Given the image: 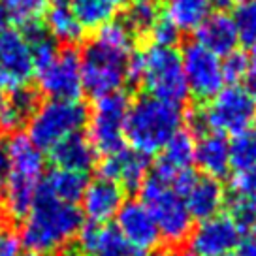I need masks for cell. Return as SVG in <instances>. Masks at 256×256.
I'll return each mask as SVG.
<instances>
[{
    "mask_svg": "<svg viewBox=\"0 0 256 256\" xmlns=\"http://www.w3.org/2000/svg\"><path fill=\"white\" fill-rule=\"evenodd\" d=\"M83 220L78 206L56 200L40 186L34 206L23 218L19 241L30 252L53 256L80 236Z\"/></svg>",
    "mask_w": 256,
    "mask_h": 256,
    "instance_id": "obj_1",
    "label": "cell"
},
{
    "mask_svg": "<svg viewBox=\"0 0 256 256\" xmlns=\"http://www.w3.org/2000/svg\"><path fill=\"white\" fill-rule=\"evenodd\" d=\"M184 113L179 104L145 94L128 108L124 122V142L130 149L151 156L158 154L164 145L183 128Z\"/></svg>",
    "mask_w": 256,
    "mask_h": 256,
    "instance_id": "obj_2",
    "label": "cell"
},
{
    "mask_svg": "<svg viewBox=\"0 0 256 256\" xmlns=\"http://www.w3.org/2000/svg\"><path fill=\"white\" fill-rule=\"evenodd\" d=\"M128 81L140 83L152 98L172 104H183L188 98L181 51L176 48L149 46L140 53H132L128 66Z\"/></svg>",
    "mask_w": 256,
    "mask_h": 256,
    "instance_id": "obj_3",
    "label": "cell"
},
{
    "mask_svg": "<svg viewBox=\"0 0 256 256\" xmlns=\"http://www.w3.org/2000/svg\"><path fill=\"white\" fill-rule=\"evenodd\" d=\"M8 151L12 158V174L2 188V202L6 213L14 220H23L40 190L46 172V154L21 132L12 134L8 140Z\"/></svg>",
    "mask_w": 256,
    "mask_h": 256,
    "instance_id": "obj_4",
    "label": "cell"
},
{
    "mask_svg": "<svg viewBox=\"0 0 256 256\" xmlns=\"http://www.w3.org/2000/svg\"><path fill=\"white\" fill-rule=\"evenodd\" d=\"M132 49L110 44L94 36L81 53L83 92L92 98L120 92L128 83V66Z\"/></svg>",
    "mask_w": 256,
    "mask_h": 256,
    "instance_id": "obj_5",
    "label": "cell"
},
{
    "mask_svg": "<svg viewBox=\"0 0 256 256\" xmlns=\"http://www.w3.org/2000/svg\"><path fill=\"white\" fill-rule=\"evenodd\" d=\"M254 113L256 102L247 90L240 85H228L192 113V128L234 138L252 126Z\"/></svg>",
    "mask_w": 256,
    "mask_h": 256,
    "instance_id": "obj_6",
    "label": "cell"
},
{
    "mask_svg": "<svg viewBox=\"0 0 256 256\" xmlns=\"http://www.w3.org/2000/svg\"><path fill=\"white\" fill-rule=\"evenodd\" d=\"M88 110L80 100H48L26 122V136L42 152H49L72 134L87 126Z\"/></svg>",
    "mask_w": 256,
    "mask_h": 256,
    "instance_id": "obj_7",
    "label": "cell"
},
{
    "mask_svg": "<svg viewBox=\"0 0 256 256\" xmlns=\"http://www.w3.org/2000/svg\"><path fill=\"white\" fill-rule=\"evenodd\" d=\"M140 202L151 211L158 226L160 238L170 245H181L188 240L194 220H192L184 200L166 181L156 176H147L140 186Z\"/></svg>",
    "mask_w": 256,
    "mask_h": 256,
    "instance_id": "obj_8",
    "label": "cell"
},
{
    "mask_svg": "<svg viewBox=\"0 0 256 256\" xmlns=\"http://www.w3.org/2000/svg\"><path fill=\"white\" fill-rule=\"evenodd\" d=\"M128 108L130 100L122 90L94 100L92 108L88 110L87 138L94 147L96 154L108 156L126 147L124 122H126Z\"/></svg>",
    "mask_w": 256,
    "mask_h": 256,
    "instance_id": "obj_9",
    "label": "cell"
},
{
    "mask_svg": "<svg viewBox=\"0 0 256 256\" xmlns=\"http://www.w3.org/2000/svg\"><path fill=\"white\" fill-rule=\"evenodd\" d=\"M34 78L38 81V90L49 100H80L83 94L81 81V55L76 48L58 49L51 60Z\"/></svg>",
    "mask_w": 256,
    "mask_h": 256,
    "instance_id": "obj_10",
    "label": "cell"
},
{
    "mask_svg": "<svg viewBox=\"0 0 256 256\" xmlns=\"http://www.w3.org/2000/svg\"><path fill=\"white\" fill-rule=\"evenodd\" d=\"M32 51L19 28L0 32V94H12L30 87L34 78Z\"/></svg>",
    "mask_w": 256,
    "mask_h": 256,
    "instance_id": "obj_11",
    "label": "cell"
},
{
    "mask_svg": "<svg viewBox=\"0 0 256 256\" xmlns=\"http://www.w3.org/2000/svg\"><path fill=\"white\" fill-rule=\"evenodd\" d=\"M181 62L188 94L194 96L196 100L208 102L226 85L220 58L206 48H202L198 42H188L181 49Z\"/></svg>",
    "mask_w": 256,
    "mask_h": 256,
    "instance_id": "obj_12",
    "label": "cell"
},
{
    "mask_svg": "<svg viewBox=\"0 0 256 256\" xmlns=\"http://www.w3.org/2000/svg\"><path fill=\"white\" fill-rule=\"evenodd\" d=\"M115 226L138 256L154 252L162 241L151 211L140 200H128L122 204L115 216Z\"/></svg>",
    "mask_w": 256,
    "mask_h": 256,
    "instance_id": "obj_13",
    "label": "cell"
},
{
    "mask_svg": "<svg viewBox=\"0 0 256 256\" xmlns=\"http://www.w3.org/2000/svg\"><path fill=\"white\" fill-rule=\"evenodd\" d=\"M243 241V230L228 215L202 220L188 236L190 252L198 256H220L234 252Z\"/></svg>",
    "mask_w": 256,
    "mask_h": 256,
    "instance_id": "obj_14",
    "label": "cell"
},
{
    "mask_svg": "<svg viewBox=\"0 0 256 256\" xmlns=\"http://www.w3.org/2000/svg\"><path fill=\"white\" fill-rule=\"evenodd\" d=\"M98 170L100 177L117 183L124 190H140V186L149 176L151 156L130 147H122L113 154L102 156V164L98 166Z\"/></svg>",
    "mask_w": 256,
    "mask_h": 256,
    "instance_id": "obj_15",
    "label": "cell"
},
{
    "mask_svg": "<svg viewBox=\"0 0 256 256\" xmlns=\"http://www.w3.org/2000/svg\"><path fill=\"white\" fill-rule=\"evenodd\" d=\"M124 188L106 177L88 181L81 198V215L90 224H110L124 204Z\"/></svg>",
    "mask_w": 256,
    "mask_h": 256,
    "instance_id": "obj_16",
    "label": "cell"
},
{
    "mask_svg": "<svg viewBox=\"0 0 256 256\" xmlns=\"http://www.w3.org/2000/svg\"><path fill=\"white\" fill-rule=\"evenodd\" d=\"M194 147H196V136L192 134V130L181 128L158 152L152 176L170 183L177 176H181L188 170H194L192 168L194 166Z\"/></svg>",
    "mask_w": 256,
    "mask_h": 256,
    "instance_id": "obj_17",
    "label": "cell"
},
{
    "mask_svg": "<svg viewBox=\"0 0 256 256\" xmlns=\"http://www.w3.org/2000/svg\"><path fill=\"white\" fill-rule=\"evenodd\" d=\"M184 206L190 213L192 220H208L220 215L226 206V188L220 179L209 176H196L194 183L183 196Z\"/></svg>",
    "mask_w": 256,
    "mask_h": 256,
    "instance_id": "obj_18",
    "label": "cell"
},
{
    "mask_svg": "<svg viewBox=\"0 0 256 256\" xmlns=\"http://www.w3.org/2000/svg\"><path fill=\"white\" fill-rule=\"evenodd\" d=\"M78 247L80 256H138L115 224H83Z\"/></svg>",
    "mask_w": 256,
    "mask_h": 256,
    "instance_id": "obj_19",
    "label": "cell"
},
{
    "mask_svg": "<svg viewBox=\"0 0 256 256\" xmlns=\"http://www.w3.org/2000/svg\"><path fill=\"white\" fill-rule=\"evenodd\" d=\"M202 48L211 51L218 58H224L226 55L234 53L240 46L236 23L230 14L226 12H215L200 24L196 30V40Z\"/></svg>",
    "mask_w": 256,
    "mask_h": 256,
    "instance_id": "obj_20",
    "label": "cell"
},
{
    "mask_svg": "<svg viewBox=\"0 0 256 256\" xmlns=\"http://www.w3.org/2000/svg\"><path fill=\"white\" fill-rule=\"evenodd\" d=\"M194 164L204 176L222 179L230 172V142L226 136L215 132H202L196 138Z\"/></svg>",
    "mask_w": 256,
    "mask_h": 256,
    "instance_id": "obj_21",
    "label": "cell"
},
{
    "mask_svg": "<svg viewBox=\"0 0 256 256\" xmlns=\"http://www.w3.org/2000/svg\"><path fill=\"white\" fill-rule=\"evenodd\" d=\"M96 156L98 154L94 147L81 132L68 136L49 151V158L55 164V168L72 170L80 174H88V170L94 168Z\"/></svg>",
    "mask_w": 256,
    "mask_h": 256,
    "instance_id": "obj_22",
    "label": "cell"
},
{
    "mask_svg": "<svg viewBox=\"0 0 256 256\" xmlns=\"http://www.w3.org/2000/svg\"><path fill=\"white\" fill-rule=\"evenodd\" d=\"M46 30L53 36L56 44L64 48H74L85 36V28L80 24L68 6V0H53L46 10Z\"/></svg>",
    "mask_w": 256,
    "mask_h": 256,
    "instance_id": "obj_23",
    "label": "cell"
},
{
    "mask_svg": "<svg viewBox=\"0 0 256 256\" xmlns=\"http://www.w3.org/2000/svg\"><path fill=\"white\" fill-rule=\"evenodd\" d=\"M40 106L38 102V90L26 87L17 92L8 94L2 100V112H0V128L16 134L19 128L24 126L30 120L32 113Z\"/></svg>",
    "mask_w": 256,
    "mask_h": 256,
    "instance_id": "obj_24",
    "label": "cell"
},
{
    "mask_svg": "<svg viewBox=\"0 0 256 256\" xmlns=\"http://www.w3.org/2000/svg\"><path fill=\"white\" fill-rule=\"evenodd\" d=\"M88 184L87 174H80V172H72V170L53 168L48 176L42 179V190H46L49 196H53L56 200L64 202V204H72L78 206L81 202L83 192Z\"/></svg>",
    "mask_w": 256,
    "mask_h": 256,
    "instance_id": "obj_25",
    "label": "cell"
},
{
    "mask_svg": "<svg viewBox=\"0 0 256 256\" xmlns=\"http://www.w3.org/2000/svg\"><path fill=\"white\" fill-rule=\"evenodd\" d=\"M209 0H164V16L168 17L179 34L196 32L211 16Z\"/></svg>",
    "mask_w": 256,
    "mask_h": 256,
    "instance_id": "obj_26",
    "label": "cell"
},
{
    "mask_svg": "<svg viewBox=\"0 0 256 256\" xmlns=\"http://www.w3.org/2000/svg\"><path fill=\"white\" fill-rule=\"evenodd\" d=\"M162 17L160 0H128L122 14V23L132 32V36H149L152 26Z\"/></svg>",
    "mask_w": 256,
    "mask_h": 256,
    "instance_id": "obj_27",
    "label": "cell"
},
{
    "mask_svg": "<svg viewBox=\"0 0 256 256\" xmlns=\"http://www.w3.org/2000/svg\"><path fill=\"white\" fill-rule=\"evenodd\" d=\"M76 19L87 30H98L106 23L113 21L117 4L113 0H68Z\"/></svg>",
    "mask_w": 256,
    "mask_h": 256,
    "instance_id": "obj_28",
    "label": "cell"
},
{
    "mask_svg": "<svg viewBox=\"0 0 256 256\" xmlns=\"http://www.w3.org/2000/svg\"><path fill=\"white\" fill-rule=\"evenodd\" d=\"M0 6L6 12L10 23L17 24L19 28L40 23L42 16L46 14L44 0H0Z\"/></svg>",
    "mask_w": 256,
    "mask_h": 256,
    "instance_id": "obj_29",
    "label": "cell"
},
{
    "mask_svg": "<svg viewBox=\"0 0 256 256\" xmlns=\"http://www.w3.org/2000/svg\"><path fill=\"white\" fill-rule=\"evenodd\" d=\"M230 168L250 170L256 168V130L248 128L230 142Z\"/></svg>",
    "mask_w": 256,
    "mask_h": 256,
    "instance_id": "obj_30",
    "label": "cell"
},
{
    "mask_svg": "<svg viewBox=\"0 0 256 256\" xmlns=\"http://www.w3.org/2000/svg\"><path fill=\"white\" fill-rule=\"evenodd\" d=\"M234 23L240 44L248 49H256V0L240 2L234 12Z\"/></svg>",
    "mask_w": 256,
    "mask_h": 256,
    "instance_id": "obj_31",
    "label": "cell"
},
{
    "mask_svg": "<svg viewBox=\"0 0 256 256\" xmlns=\"http://www.w3.org/2000/svg\"><path fill=\"white\" fill-rule=\"evenodd\" d=\"M226 215L232 218L234 222L240 226L243 234L245 230H250L256 222V200L254 198H245V196H234L226 198Z\"/></svg>",
    "mask_w": 256,
    "mask_h": 256,
    "instance_id": "obj_32",
    "label": "cell"
},
{
    "mask_svg": "<svg viewBox=\"0 0 256 256\" xmlns=\"http://www.w3.org/2000/svg\"><path fill=\"white\" fill-rule=\"evenodd\" d=\"M220 68H222L224 83L228 85H240L245 80V74L248 68V55L240 49H236L234 53L220 58Z\"/></svg>",
    "mask_w": 256,
    "mask_h": 256,
    "instance_id": "obj_33",
    "label": "cell"
},
{
    "mask_svg": "<svg viewBox=\"0 0 256 256\" xmlns=\"http://www.w3.org/2000/svg\"><path fill=\"white\" fill-rule=\"evenodd\" d=\"M230 194L256 200V168L236 170L230 176Z\"/></svg>",
    "mask_w": 256,
    "mask_h": 256,
    "instance_id": "obj_34",
    "label": "cell"
},
{
    "mask_svg": "<svg viewBox=\"0 0 256 256\" xmlns=\"http://www.w3.org/2000/svg\"><path fill=\"white\" fill-rule=\"evenodd\" d=\"M149 38H151L152 46H162V48H176L177 40H179V30H177L176 26L172 24L166 16H162L158 19V23L152 26L151 34H149Z\"/></svg>",
    "mask_w": 256,
    "mask_h": 256,
    "instance_id": "obj_35",
    "label": "cell"
},
{
    "mask_svg": "<svg viewBox=\"0 0 256 256\" xmlns=\"http://www.w3.org/2000/svg\"><path fill=\"white\" fill-rule=\"evenodd\" d=\"M19 236L12 230H0V256H21Z\"/></svg>",
    "mask_w": 256,
    "mask_h": 256,
    "instance_id": "obj_36",
    "label": "cell"
},
{
    "mask_svg": "<svg viewBox=\"0 0 256 256\" xmlns=\"http://www.w3.org/2000/svg\"><path fill=\"white\" fill-rule=\"evenodd\" d=\"M245 90H247L250 98L256 102V49H250V55H248V68L245 74Z\"/></svg>",
    "mask_w": 256,
    "mask_h": 256,
    "instance_id": "obj_37",
    "label": "cell"
},
{
    "mask_svg": "<svg viewBox=\"0 0 256 256\" xmlns=\"http://www.w3.org/2000/svg\"><path fill=\"white\" fill-rule=\"evenodd\" d=\"M10 174H12V158H10L8 142L0 140V188H4Z\"/></svg>",
    "mask_w": 256,
    "mask_h": 256,
    "instance_id": "obj_38",
    "label": "cell"
},
{
    "mask_svg": "<svg viewBox=\"0 0 256 256\" xmlns=\"http://www.w3.org/2000/svg\"><path fill=\"white\" fill-rule=\"evenodd\" d=\"M238 256H256V238L248 236V238H243V241L238 247Z\"/></svg>",
    "mask_w": 256,
    "mask_h": 256,
    "instance_id": "obj_39",
    "label": "cell"
},
{
    "mask_svg": "<svg viewBox=\"0 0 256 256\" xmlns=\"http://www.w3.org/2000/svg\"><path fill=\"white\" fill-rule=\"evenodd\" d=\"M10 19L8 16H6V12H4V8L0 6V32H4L6 28H10Z\"/></svg>",
    "mask_w": 256,
    "mask_h": 256,
    "instance_id": "obj_40",
    "label": "cell"
},
{
    "mask_svg": "<svg viewBox=\"0 0 256 256\" xmlns=\"http://www.w3.org/2000/svg\"><path fill=\"white\" fill-rule=\"evenodd\" d=\"M232 2L234 0H209V4H211V6H215V8H218V12H224V10L228 8Z\"/></svg>",
    "mask_w": 256,
    "mask_h": 256,
    "instance_id": "obj_41",
    "label": "cell"
},
{
    "mask_svg": "<svg viewBox=\"0 0 256 256\" xmlns=\"http://www.w3.org/2000/svg\"><path fill=\"white\" fill-rule=\"evenodd\" d=\"M4 220H6V209H4V202L0 198V230H2V226H4Z\"/></svg>",
    "mask_w": 256,
    "mask_h": 256,
    "instance_id": "obj_42",
    "label": "cell"
},
{
    "mask_svg": "<svg viewBox=\"0 0 256 256\" xmlns=\"http://www.w3.org/2000/svg\"><path fill=\"white\" fill-rule=\"evenodd\" d=\"M152 256H176L172 250H156V252H152Z\"/></svg>",
    "mask_w": 256,
    "mask_h": 256,
    "instance_id": "obj_43",
    "label": "cell"
},
{
    "mask_svg": "<svg viewBox=\"0 0 256 256\" xmlns=\"http://www.w3.org/2000/svg\"><path fill=\"white\" fill-rule=\"evenodd\" d=\"M21 256H51V254H42V252H24V254H21Z\"/></svg>",
    "mask_w": 256,
    "mask_h": 256,
    "instance_id": "obj_44",
    "label": "cell"
},
{
    "mask_svg": "<svg viewBox=\"0 0 256 256\" xmlns=\"http://www.w3.org/2000/svg\"><path fill=\"white\" fill-rule=\"evenodd\" d=\"M113 2H115V4H126L128 0H113Z\"/></svg>",
    "mask_w": 256,
    "mask_h": 256,
    "instance_id": "obj_45",
    "label": "cell"
},
{
    "mask_svg": "<svg viewBox=\"0 0 256 256\" xmlns=\"http://www.w3.org/2000/svg\"><path fill=\"white\" fill-rule=\"evenodd\" d=\"M2 100H4V96L0 94V112H2ZM0 132H2V128H0Z\"/></svg>",
    "mask_w": 256,
    "mask_h": 256,
    "instance_id": "obj_46",
    "label": "cell"
},
{
    "mask_svg": "<svg viewBox=\"0 0 256 256\" xmlns=\"http://www.w3.org/2000/svg\"><path fill=\"white\" fill-rule=\"evenodd\" d=\"M183 256H198V254H194V252H190V250H188V252H184Z\"/></svg>",
    "mask_w": 256,
    "mask_h": 256,
    "instance_id": "obj_47",
    "label": "cell"
},
{
    "mask_svg": "<svg viewBox=\"0 0 256 256\" xmlns=\"http://www.w3.org/2000/svg\"><path fill=\"white\" fill-rule=\"evenodd\" d=\"M220 256H238L236 252H228V254H220Z\"/></svg>",
    "mask_w": 256,
    "mask_h": 256,
    "instance_id": "obj_48",
    "label": "cell"
},
{
    "mask_svg": "<svg viewBox=\"0 0 256 256\" xmlns=\"http://www.w3.org/2000/svg\"><path fill=\"white\" fill-rule=\"evenodd\" d=\"M252 124H254V130H256V113H254V120H252Z\"/></svg>",
    "mask_w": 256,
    "mask_h": 256,
    "instance_id": "obj_49",
    "label": "cell"
},
{
    "mask_svg": "<svg viewBox=\"0 0 256 256\" xmlns=\"http://www.w3.org/2000/svg\"><path fill=\"white\" fill-rule=\"evenodd\" d=\"M238 2H247V0H238Z\"/></svg>",
    "mask_w": 256,
    "mask_h": 256,
    "instance_id": "obj_50",
    "label": "cell"
},
{
    "mask_svg": "<svg viewBox=\"0 0 256 256\" xmlns=\"http://www.w3.org/2000/svg\"><path fill=\"white\" fill-rule=\"evenodd\" d=\"M68 256H80V254H68Z\"/></svg>",
    "mask_w": 256,
    "mask_h": 256,
    "instance_id": "obj_51",
    "label": "cell"
},
{
    "mask_svg": "<svg viewBox=\"0 0 256 256\" xmlns=\"http://www.w3.org/2000/svg\"><path fill=\"white\" fill-rule=\"evenodd\" d=\"M44 2H48V0H44Z\"/></svg>",
    "mask_w": 256,
    "mask_h": 256,
    "instance_id": "obj_52",
    "label": "cell"
}]
</instances>
